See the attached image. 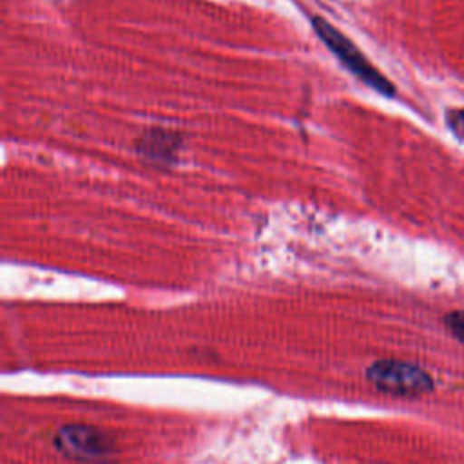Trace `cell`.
Instances as JSON below:
<instances>
[{
	"instance_id": "obj_1",
	"label": "cell",
	"mask_w": 464,
	"mask_h": 464,
	"mask_svg": "<svg viewBox=\"0 0 464 464\" xmlns=\"http://www.w3.org/2000/svg\"><path fill=\"white\" fill-rule=\"evenodd\" d=\"M312 27L317 33V36L324 42V45L343 62L346 69H350L361 82L370 85L372 89L379 91L381 94L392 96L395 92V87L390 83L386 76H382L370 60L359 51V47L346 38L339 29H335L332 24H328L321 16H312Z\"/></svg>"
},
{
	"instance_id": "obj_2",
	"label": "cell",
	"mask_w": 464,
	"mask_h": 464,
	"mask_svg": "<svg viewBox=\"0 0 464 464\" xmlns=\"http://www.w3.org/2000/svg\"><path fill=\"white\" fill-rule=\"evenodd\" d=\"M364 375L375 390L397 397H413L433 388L431 377L420 366L406 361H375L366 368Z\"/></svg>"
},
{
	"instance_id": "obj_3",
	"label": "cell",
	"mask_w": 464,
	"mask_h": 464,
	"mask_svg": "<svg viewBox=\"0 0 464 464\" xmlns=\"http://www.w3.org/2000/svg\"><path fill=\"white\" fill-rule=\"evenodd\" d=\"M54 448L71 460L105 462L116 453V440L91 424H65L53 437Z\"/></svg>"
},
{
	"instance_id": "obj_4",
	"label": "cell",
	"mask_w": 464,
	"mask_h": 464,
	"mask_svg": "<svg viewBox=\"0 0 464 464\" xmlns=\"http://www.w3.org/2000/svg\"><path fill=\"white\" fill-rule=\"evenodd\" d=\"M181 149V136L167 129H149L138 141L136 150L150 163L156 165H172Z\"/></svg>"
},
{
	"instance_id": "obj_5",
	"label": "cell",
	"mask_w": 464,
	"mask_h": 464,
	"mask_svg": "<svg viewBox=\"0 0 464 464\" xmlns=\"http://www.w3.org/2000/svg\"><path fill=\"white\" fill-rule=\"evenodd\" d=\"M446 324H448V328L451 330V334H453L460 343H464V310L451 312V314L446 317Z\"/></svg>"
},
{
	"instance_id": "obj_6",
	"label": "cell",
	"mask_w": 464,
	"mask_h": 464,
	"mask_svg": "<svg viewBox=\"0 0 464 464\" xmlns=\"http://www.w3.org/2000/svg\"><path fill=\"white\" fill-rule=\"evenodd\" d=\"M448 125H450V129H451L457 136L464 138V109H453V111H450V112H448Z\"/></svg>"
}]
</instances>
